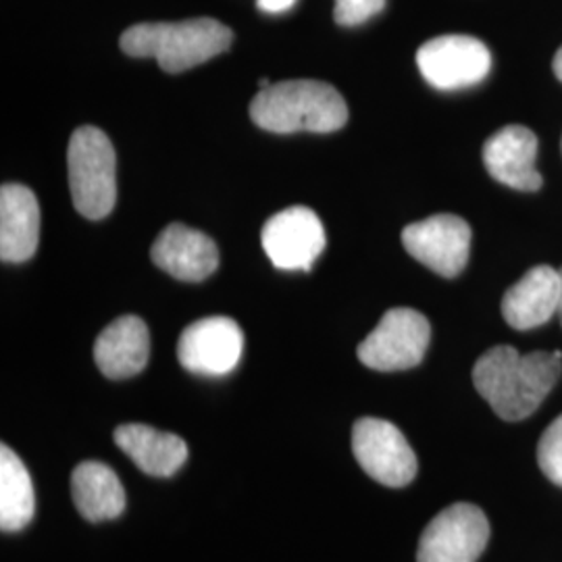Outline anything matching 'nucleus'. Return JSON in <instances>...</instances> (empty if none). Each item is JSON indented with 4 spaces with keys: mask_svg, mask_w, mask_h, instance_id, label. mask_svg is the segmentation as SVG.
Instances as JSON below:
<instances>
[{
    "mask_svg": "<svg viewBox=\"0 0 562 562\" xmlns=\"http://www.w3.org/2000/svg\"><path fill=\"white\" fill-rule=\"evenodd\" d=\"M562 371V352L519 355L513 346H494L473 367V383L504 422H521L538 411Z\"/></svg>",
    "mask_w": 562,
    "mask_h": 562,
    "instance_id": "1",
    "label": "nucleus"
},
{
    "mask_svg": "<svg viewBox=\"0 0 562 562\" xmlns=\"http://www.w3.org/2000/svg\"><path fill=\"white\" fill-rule=\"evenodd\" d=\"M250 120L273 134H329L348 121L340 92L325 81L290 80L271 83L250 102Z\"/></svg>",
    "mask_w": 562,
    "mask_h": 562,
    "instance_id": "2",
    "label": "nucleus"
},
{
    "mask_svg": "<svg viewBox=\"0 0 562 562\" xmlns=\"http://www.w3.org/2000/svg\"><path fill=\"white\" fill-rule=\"evenodd\" d=\"M234 34L222 21L199 18L178 23H136L121 34V50L130 57H153L167 74H181L225 53Z\"/></svg>",
    "mask_w": 562,
    "mask_h": 562,
    "instance_id": "3",
    "label": "nucleus"
},
{
    "mask_svg": "<svg viewBox=\"0 0 562 562\" xmlns=\"http://www.w3.org/2000/svg\"><path fill=\"white\" fill-rule=\"evenodd\" d=\"M67 165L76 211L92 222L104 220L117 202V157L109 136L94 125L76 130Z\"/></svg>",
    "mask_w": 562,
    "mask_h": 562,
    "instance_id": "4",
    "label": "nucleus"
},
{
    "mask_svg": "<svg viewBox=\"0 0 562 562\" xmlns=\"http://www.w3.org/2000/svg\"><path fill=\"white\" fill-rule=\"evenodd\" d=\"M431 327L415 308H390L361 341L359 361L375 371H406L423 361Z\"/></svg>",
    "mask_w": 562,
    "mask_h": 562,
    "instance_id": "5",
    "label": "nucleus"
},
{
    "mask_svg": "<svg viewBox=\"0 0 562 562\" xmlns=\"http://www.w3.org/2000/svg\"><path fill=\"white\" fill-rule=\"evenodd\" d=\"M490 542V521L475 504L443 508L423 531L417 562H477Z\"/></svg>",
    "mask_w": 562,
    "mask_h": 562,
    "instance_id": "6",
    "label": "nucleus"
},
{
    "mask_svg": "<svg viewBox=\"0 0 562 562\" xmlns=\"http://www.w3.org/2000/svg\"><path fill=\"white\" fill-rule=\"evenodd\" d=\"M352 452L362 471L387 487H404L417 475V457L394 423L359 419L352 429Z\"/></svg>",
    "mask_w": 562,
    "mask_h": 562,
    "instance_id": "7",
    "label": "nucleus"
},
{
    "mask_svg": "<svg viewBox=\"0 0 562 562\" xmlns=\"http://www.w3.org/2000/svg\"><path fill=\"white\" fill-rule=\"evenodd\" d=\"M262 250L281 271H311L327 238L319 215L308 206H288L265 223Z\"/></svg>",
    "mask_w": 562,
    "mask_h": 562,
    "instance_id": "8",
    "label": "nucleus"
},
{
    "mask_svg": "<svg viewBox=\"0 0 562 562\" xmlns=\"http://www.w3.org/2000/svg\"><path fill=\"white\" fill-rule=\"evenodd\" d=\"M417 65L425 81L436 90H462L487 78L492 53L471 36H440L423 44Z\"/></svg>",
    "mask_w": 562,
    "mask_h": 562,
    "instance_id": "9",
    "label": "nucleus"
},
{
    "mask_svg": "<svg viewBox=\"0 0 562 562\" xmlns=\"http://www.w3.org/2000/svg\"><path fill=\"white\" fill-rule=\"evenodd\" d=\"M406 252L442 278H457L469 262L471 227L457 215H434L402 232Z\"/></svg>",
    "mask_w": 562,
    "mask_h": 562,
    "instance_id": "10",
    "label": "nucleus"
},
{
    "mask_svg": "<svg viewBox=\"0 0 562 562\" xmlns=\"http://www.w3.org/2000/svg\"><path fill=\"white\" fill-rule=\"evenodd\" d=\"M244 334L229 317H206L188 325L178 341V359L190 373L206 378L229 375L241 359Z\"/></svg>",
    "mask_w": 562,
    "mask_h": 562,
    "instance_id": "11",
    "label": "nucleus"
},
{
    "mask_svg": "<svg viewBox=\"0 0 562 562\" xmlns=\"http://www.w3.org/2000/svg\"><path fill=\"white\" fill-rule=\"evenodd\" d=\"M538 138L525 125H506L483 146V162L496 181L521 192L542 188V176L536 167Z\"/></svg>",
    "mask_w": 562,
    "mask_h": 562,
    "instance_id": "12",
    "label": "nucleus"
},
{
    "mask_svg": "<svg viewBox=\"0 0 562 562\" xmlns=\"http://www.w3.org/2000/svg\"><path fill=\"white\" fill-rule=\"evenodd\" d=\"M150 259L180 281H202L220 267V248L206 234L183 223H171L153 244Z\"/></svg>",
    "mask_w": 562,
    "mask_h": 562,
    "instance_id": "13",
    "label": "nucleus"
},
{
    "mask_svg": "<svg viewBox=\"0 0 562 562\" xmlns=\"http://www.w3.org/2000/svg\"><path fill=\"white\" fill-rule=\"evenodd\" d=\"M561 294V271L548 265H538L506 290L503 299L504 322L519 331L536 329L559 313Z\"/></svg>",
    "mask_w": 562,
    "mask_h": 562,
    "instance_id": "14",
    "label": "nucleus"
},
{
    "mask_svg": "<svg viewBox=\"0 0 562 562\" xmlns=\"http://www.w3.org/2000/svg\"><path fill=\"white\" fill-rule=\"evenodd\" d=\"M41 240V206L36 194L21 183H4L0 190V259L30 261Z\"/></svg>",
    "mask_w": 562,
    "mask_h": 562,
    "instance_id": "15",
    "label": "nucleus"
},
{
    "mask_svg": "<svg viewBox=\"0 0 562 562\" xmlns=\"http://www.w3.org/2000/svg\"><path fill=\"white\" fill-rule=\"evenodd\" d=\"M150 357V334L136 315H125L102 329L94 361L109 380H127L144 371Z\"/></svg>",
    "mask_w": 562,
    "mask_h": 562,
    "instance_id": "16",
    "label": "nucleus"
},
{
    "mask_svg": "<svg viewBox=\"0 0 562 562\" xmlns=\"http://www.w3.org/2000/svg\"><path fill=\"white\" fill-rule=\"evenodd\" d=\"M115 443L150 477H171L188 461V446L176 434H167L142 423L120 425Z\"/></svg>",
    "mask_w": 562,
    "mask_h": 562,
    "instance_id": "17",
    "label": "nucleus"
},
{
    "mask_svg": "<svg viewBox=\"0 0 562 562\" xmlns=\"http://www.w3.org/2000/svg\"><path fill=\"white\" fill-rule=\"evenodd\" d=\"M71 496L86 521L117 519L125 510V490L117 473L97 461H86L74 469Z\"/></svg>",
    "mask_w": 562,
    "mask_h": 562,
    "instance_id": "18",
    "label": "nucleus"
},
{
    "mask_svg": "<svg viewBox=\"0 0 562 562\" xmlns=\"http://www.w3.org/2000/svg\"><path fill=\"white\" fill-rule=\"evenodd\" d=\"M36 513L34 483L20 457L0 448V529L11 533L25 529Z\"/></svg>",
    "mask_w": 562,
    "mask_h": 562,
    "instance_id": "19",
    "label": "nucleus"
},
{
    "mask_svg": "<svg viewBox=\"0 0 562 562\" xmlns=\"http://www.w3.org/2000/svg\"><path fill=\"white\" fill-rule=\"evenodd\" d=\"M538 462L543 475L562 487V415L543 431L538 446Z\"/></svg>",
    "mask_w": 562,
    "mask_h": 562,
    "instance_id": "20",
    "label": "nucleus"
},
{
    "mask_svg": "<svg viewBox=\"0 0 562 562\" xmlns=\"http://www.w3.org/2000/svg\"><path fill=\"white\" fill-rule=\"evenodd\" d=\"M385 0H336L334 20L340 25H361L382 13Z\"/></svg>",
    "mask_w": 562,
    "mask_h": 562,
    "instance_id": "21",
    "label": "nucleus"
},
{
    "mask_svg": "<svg viewBox=\"0 0 562 562\" xmlns=\"http://www.w3.org/2000/svg\"><path fill=\"white\" fill-rule=\"evenodd\" d=\"M259 9L265 13H285L288 9H292L296 4V0H257Z\"/></svg>",
    "mask_w": 562,
    "mask_h": 562,
    "instance_id": "22",
    "label": "nucleus"
},
{
    "mask_svg": "<svg viewBox=\"0 0 562 562\" xmlns=\"http://www.w3.org/2000/svg\"><path fill=\"white\" fill-rule=\"evenodd\" d=\"M552 67H554V76L562 81V46L561 50L557 53V57H554V63H552Z\"/></svg>",
    "mask_w": 562,
    "mask_h": 562,
    "instance_id": "23",
    "label": "nucleus"
},
{
    "mask_svg": "<svg viewBox=\"0 0 562 562\" xmlns=\"http://www.w3.org/2000/svg\"><path fill=\"white\" fill-rule=\"evenodd\" d=\"M561 276H562V269H561ZM559 313H561V323H562V294H561V306H559Z\"/></svg>",
    "mask_w": 562,
    "mask_h": 562,
    "instance_id": "24",
    "label": "nucleus"
}]
</instances>
